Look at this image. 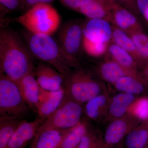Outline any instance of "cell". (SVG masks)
<instances>
[{
	"label": "cell",
	"instance_id": "5b68a950",
	"mask_svg": "<svg viewBox=\"0 0 148 148\" xmlns=\"http://www.w3.org/2000/svg\"><path fill=\"white\" fill-rule=\"evenodd\" d=\"M82 113L81 104L73 100L66 92L60 106L42 123L37 134L49 129L73 128L80 122Z\"/></svg>",
	"mask_w": 148,
	"mask_h": 148
},
{
	"label": "cell",
	"instance_id": "6da1fadb",
	"mask_svg": "<svg viewBox=\"0 0 148 148\" xmlns=\"http://www.w3.org/2000/svg\"><path fill=\"white\" fill-rule=\"evenodd\" d=\"M33 56L29 48L12 29L0 32L1 73L17 83L34 71Z\"/></svg>",
	"mask_w": 148,
	"mask_h": 148
},
{
	"label": "cell",
	"instance_id": "484cf974",
	"mask_svg": "<svg viewBox=\"0 0 148 148\" xmlns=\"http://www.w3.org/2000/svg\"><path fill=\"white\" fill-rule=\"evenodd\" d=\"M142 59L148 60V36L141 31L129 33Z\"/></svg>",
	"mask_w": 148,
	"mask_h": 148
},
{
	"label": "cell",
	"instance_id": "4dcf8cb0",
	"mask_svg": "<svg viewBox=\"0 0 148 148\" xmlns=\"http://www.w3.org/2000/svg\"><path fill=\"white\" fill-rule=\"evenodd\" d=\"M138 10L148 22V0H136Z\"/></svg>",
	"mask_w": 148,
	"mask_h": 148
},
{
	"label": "cell",
	"instance_id": "4fadbf2b",
	"mask_svg": "<svg viewBox=\"0 0 148 148\" xmlns=\"http://www.w3.org/2000/svg\"><path fill=\"white\" fill-rule=\"evenodd\" d=\"M72 128L43 131L36 135L30 148H60Z\"/></svg>",
	"mask_w": 148,
	"mask_h": 148
},
{
	"label": "cell",
	"instance_id": "f1b7e54d",
	"mask_svg": "<svg viewBox=\"0 0 148 148\" xmlns=\"http://www.w3.org/2000/svg\"><path fill=\"white\" fill-rule=\"evenodd\" d=\"M92 0H61L62 3L69 8L78 10Z\"/></svg>",
	"mask_w": 148,
	"mask_h": 148
},
{
	"label": "cell",
	"instance_id": "7c38bea8",
	"mask_svg": "<svg viewBox=\"0 0 148 148\" xmlns=\"http://www.w3.org/2000/svg\"><path fill=\"white\" fill-rule=\"evenodd\" d=\"M111 20L119 29L130 32L141 31L138 20L130 11L116 3L110 5Z\"/></svg>",
	"mask_w": 148,
	"mask_h": 148
},
{
	"label": "cell",
	"instance_id": "603a6c76",
	"mask_svg": "<svg viewBox=\"0 0 148 148\" xmlns=\"http://www.w3.org/2000/svg\"><path fill=\"white\" fill-rule=\"evenodd\" d=\"M87 132L86 125L80 122L73 127L66 136L60 148H78L84 136Z\"/></svg>",
	"mask_w": 148,
	"mask_h": 148
},
{
	"label": "cell",
	"instance_id": "d590c367",
	"mask_svg": "<svg viewBox=\"0 0 148 148\" xmlns=\"http://www.w3.org/2000/svg\"><path fill=\"white\" fill-rule=\"evenodd\" d=\"M100 148H103L101 147V146H100Z\"/></svg>",
	"mask_w": 148,
	"mask_h": 148
},
{
	"label": "cell",
	"instance_id": "d6986e66",
	"mask_svg": "<svg viewBox=\"0 0 148 148\" xmlns=\"http://www.w3.org/2000/svg\"><path fill=\"white\" fill-rule=\"evenodd\" d=\"M108 50L114 61L134 74V71L136 67L135 60L129 52L115 43L109 46Z\"/></svg>",
	"mask_w": 148,
	"mask_h": 148
},
{
	"label": "cell",
	"instance_id": "5bb4252c",
	"mask_svg": "<svg viewBox=\"0 0 148 148\" xmlns=\"http://www.w3.org/2000/svg\"><path fill=\"white\" fill-rule=\"evenodd\" d=\"M66 94L64 87L57 91L50 92L47 98L40 102L36 112L38 118L43 122L61 105Z\"/></svg>",
	"mask_w": 148,
	"mask_h": 148
},
{
	"label": "cell",
	"instance_id": "ac0fdd59",
	"mask_svg": "<svg viewBox=\"0 0 148 148\" xmlns=\"http://www.w3.org/2000/svg\"><path fill=\"white\" fill-rule=\"evenodd\" d=\"M135 100L134 95L121 92L114 96L109 107V112L116 118L121 117L129 109Z\"/></svg>",
	"mask_w": 148,
	"mask_h": 148
},
{
	"label": "cell",
	"instance_id": "e575fe53",
	"mask_svg": "<svg viewBox=\"0 0 148 148\" xmlns=\"http://www.w3.org/2000/svg\"><path fill=\"white\" fill-rule=\"evenodd\" d=\"M145 73L146 75H147V77L148 78V67L146 69Z\"/></svg>",
	"mask_w": 148,
	"mask_h": 148
},
{
	"label": "cell",
	"instance_id": "cb8c5ba5",
	"mask_svg": "<svg viewBox=\"0 0 148 148\" xmlns=\"http://www.w3.org/2000/svg\"><path fill=\"white\" fill-rule=\"evenodd\" d=\"M148 142V131L140 128L130 131L125 139L127 148H144Z\"/></svg>",
	"mask_w": 148,
	"mask_h": 148
},
{
	"label": "cell",
	"instance_id": "8fae6325",
	"mask_svg": "<svg viewBox=\"0 0 148 148\" xmlns=\"http://www.w3.org/2000/svg\"><path fill=\"white\" fill-rule=\"evenodd\" d=\"M16 83L29 108L36 112L40 102V92L41 88L37 82L34 71L27 74Z\"/></svg>",
	"mask_w": 148,
	"mask_h": 148
},
{
	"label": "cell",
	"instance_id": "e0dca14e",
	"mask_svg": "<svg viewBox=\"0 0 148 148\" xmlns=\"http://www.w3.org/2000/svg\"><path fill=\"white\" fill-rule=\"evenodd\" d=\"M100 72L105 80L114 84L123 77L134 75V74L125 69L114 60L103 63L101 66Z\"/></svg>",
	"mask_w": 148,
	"mask_h": 148
},
{
	"label": "cell",
	"instance_id": "7a4b0ae2",
	"mask_svg": "<svg viewBox=\"0 0 148 148\" xmlns=\"http://www.w3.org/2000/svg\"><path fill=\"white\" fill-rule=\"evenodd\" d=\"M28 33L26 42L33 56L53 67L65 79L72 66L64 57L57 41L50 35Z\"/></svg>",
	"mask_w": 148,
	"mask_h": 148
},
{
	"label": "cell",
	"instance_id": "d4e9b609",
	"mask_svg": "<svg viewBox=\"0 0 148 148\" xmlns=\"http://www.w3.org/2000/svg\"><path fill=\"white\" fill-rule=\"evenodd\" d=\"M107 102L105 95L99 94L91 98L86 103L85 112L88 117L93 120L97 119L101 115V111Z\"/></svg>",
	"mask_w": 148,
	"mask_h": 148
},
{
	"label": "cell",
	"instance_id": "836d02e7",
	"mask_svg": "<svg viewBox=\"0 0 148 148\" xmlns=\"http://www.w3.org/2000/svg\"><path fill=\"white\" fill-rule=\"evenodd\" d=\"M101 1H103L104 2L107 3L108 4H110L111 3L113 2L112 0H101Z\"/></svg>",
	"mask_w": 148,
	"mask_h": 148
},
{
	"label": "cell",
	"instance_id": "ba28073f",
	"mask_svg": "<svg viewBox=\"0 0 148 148\" xmlns=\"http://www.w3.org/2000/svg\"><path fill=\"white\" fill-rule=\"evenodd\" d=\"M112 28L108 21L90 19L83 24L82 47L108 44L112 38Z\"/></svg>",
	"mask_w": 148,
	"mask_h": 148
},
{
	"label": "cell",
	"instance_id": "1f68e13d",
	"mask_svg": "<svg viewBox=\"0 0 148 148\" xmlns=\"http://www.w3.org/2000/svg\"><path fill=\"white\" fill-rule=\"evenodd\" d=\"M0 2L8 9L13 10L18 7L19 0H0Z\"/></svg>",
	"mask_w": 148,
	"mask_h": 148
},
{
	"label": "cell",
	"instance_id": "2e32d148",
	"mask_svg": "<svg viewBox=\"0 0 148 148\" xmlns=\"http://www.w3.org/2000/svg\"><path fill=\"white\" fill-rule=\"evenodd\" d=\"M129 126L124 119H117L109 125L104 135V141L108 145H116L129 132Z\"/></svg>",
	"mask_w": 148,
	"mask_h": 148
},
{
	"label": "cell",
	"instance_id": "8d00e7d4",
	"mask_svg": "<svg viewBox=\"0 0 148 148\" xmlns=\"http://www.w3.org/2000/svg\"></svg>",
	"mask_w": 148,
	"mask_h": 148
},
{
	"label": "cell",
	"instance_id": "ffe728a7",
	"mask_svg": "<svg viewBox=\"0 0 148 148\" xmlns=\"http://www.w3.org/2000/svg\"><path fill=\"white\" fill-rule=\"evenodd\" d=\"M23 120L0 117V148H5Z\"/></svg>",
	"mask_w": 148,
	"mask_h": 148
},
{
	"label": "cell",
	"instance_id": "8992f818",
	"mask_svg": "<svg viewBox=\"0 0 148 148\" xmlns=\"http://www.w3.org/2000/svg\"><path fill=\"white\" fill-rule=\"evenodd\" d=\"M64 87L69 96L81 104L87 103L101 92L100 85L82 71L70 72L65 78Z\"/></svg>",
	"mask_w": 148,
	"mask_h": 148
},
{
	"label": "cell",
	"instance_id": "9c48e42d",
	"mask_svg": "<svg viewBox=\"0 0 148 148\" xmlns=\"http://www.w3.org/2000/svg\"><path fill=\"white\" fill-rule=\"evenodd\" d=\"M34 73L40 87L43 90L53 92L64 87V76L49 64L40 63L35 68Z\"/></svg>",
	"mask_w": 148,
	"mask_h": 148
},
{
	"label": "cell",
	"instance_id": "f546056e",
	"mask_svg": "<svg viewBox=\"0 0 148 148\" xmlns=\"http://www.w3.org/2000/svg\"><path fill=\"white\" fill-rule=\"evenodd\" d=\"M112 1L130 11L135 12L138 10L136 0H112Z\"/></svg>",
	"mask_w": 148,
	"mask_h": 148
},
{
	"label": "cell",
	"instance_id": "9a60e30c",
	"mask_svg": "<svg viewBox=\"0 0 148 148\" xmlns=\"http://www.w3.org/2000/svg\"><path fill=\"white\" fill-rule=\"evenodd\" d=\"M111 4L107 3L101 0H92L78 10L90 19L109 21L111 20Z\"/></svg>",
	"mask_w": 148,
	"mask_h": 148
},
{
	"label": "cell",
	"instance_id": "7402d4cb",
	"mask_svg": "<svg viewBox=\"0 0 148 148\" xmlns=\"http://www.w3.org/2000/svg\"><path fill=\"white\" fill-rule=\"evenodd\" d=\"M115 86L121 92L133 95L140 94L144 89L143 84L132 75L123 77L116 83Z\"/></svg>",
	"mask_w": 148,
	"mask_h": 148
},
{
	"label": "cell",
	"instance_id": "30bf717a",
	"mask_svg": "<svg viewBox=\"0 0 148 148\" xmlns=\"http://www.w3.org/2000/svg\"><path fill=\"white\" fill-rule=\"evenodd\" d=\"M42 122L39 119L32 121L23 120L5 148H24L34 140Z\"/></svg>",
	"mask_w": 148,
	"mask_h": 148
},
{
	"label": "cell",
	"instance_id": "3957f363",
	"mask_svg": "<svg viewBox=\"0 0 148 148\" xmlns=\"http://www.w3.org/2000/svg\"><path fill=\"white\" fill-rule=\"evenodd\" d=\"M16 20L29 32L50 36L58 30L61 23L57 11L49 4L45 3L34 6Z\"/></svg>",
	"mask_w": 148,
	"mask_h": 148
},
{
	"label": "cell",
	"instance_id": "44dd1931",
	"mask_svg": "<svg viewBox=\"0 0 148 148\" xmlns=\"http://www.w3.org/2000/svg\"><path fill=\"white\" fill-rule=\"evenodd\" d=\"M112 28V38L115 43L127 51L133 56L135 61H137V59H142L130 36L124 31L119 28L116 27Z\"/></svg>",
	"mask_w": 148,
	"mask_h": 148
},
{
	"label": "cell",
	"instance_id": "83f0119b",
	"mask_svg": "<svg viewBox=\"0 0 148 148\" xmlns=\"http://www.w3.org/2000/svg\"><path fill=\"white\" fill-rule=\"evenodd\" d=\"M101 143L95 135L88 132L83 138L78 148H100Z\"/></svg>",
	"mask_w": 148,
	"mask_h": 148
},
{
	"label": "cell",
	"instance_id": "4316f807",
	"mask_svg": "<svg viewBox=\"0 0 148 148\" xmlns=\"http://www.w3.org/2000/svg\"><path fill=\"white\" fill-rule=\"evenodd\" d=\"M129 110L131 113L137 118L147 120L148 119V98H143L133 102Z\"/></svg>",
	"mask_w": 148,
	"mask_h": 148
},
{
	"label": "cell",
	"instance_id": "277c9868",
	"mask_svg": "<svg viewBox=\"0 0 148 148\" xmlns=\"http://www.w3.org/2000/svg\"><path fill=\"white\" fill-rule=\"evenodd\" d=\"M29 107L16 82L0 74V117L22 120Z\"/></svg>",
	"mask_w": 148,
	"mask_h": 148
},
{
	"label": "cell",
	"instance_id": "d6a6232c",
	"mask_svg": "<svg viewBox=\"0 0 148 148\" xmlns=\"http://www.w3.org/2000/svg\"><path fill=\"white\" fill-rule=\"evenodd\" d=\"M54 0H23V4L30 9L36 5L39 4H49L52 2Z\"/></svg>",
	"mask_w": 148,
	"mask_h": 148
},
{
	"label": "cell",
	"instance_id": "52a82bcc",
	"mask_svg": "<svg viewBox=\"0 0 148 148\" xmlns=\"http://www.w3.org/2000/svg\"><path fill=\"white\" fill-rule=\"evenodd\" d=\"M83 24L77 21L66 23L58 34V43L64 57L72 66H77L82 45Z\"/></svg>",
	"mask_w": 148,
	"mask_h": 148
}]
</instances>
